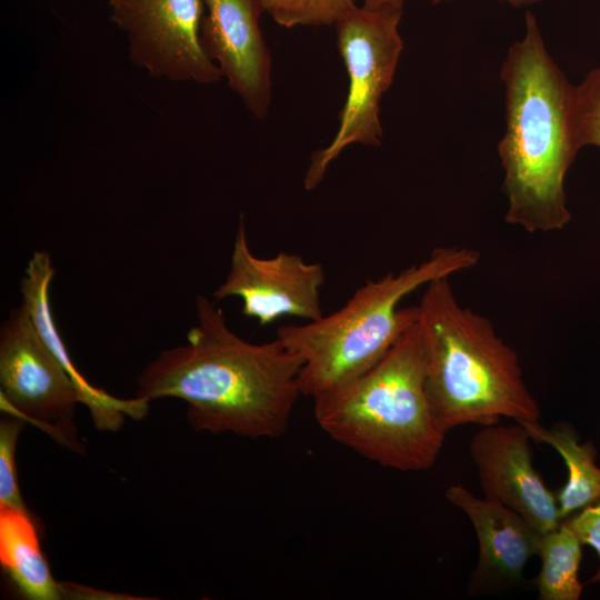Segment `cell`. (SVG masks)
Listing matches in <instances>:
<instances>
[{
  "label": "cell",
  "instance_id": "obj_16",
  "mask_svg": "<svg viewBox=\"0 0 600 600\" xmlns=\"http://www.w3.org/2000/svg\"><path fill=\"white\" fill-rule=\"evenodd\" d=\"M537 556L541 568L536 578L538 599L579 600L584 584L579 579L582 544L561 522L541 536Z\"/></svg>",
  "mask_w": 600,
  "mask_h": 600
},
{
  "label": "cell",
  "instance_id": "obj_8",
  "mask_svg": "<svg viewBox=\"0 0 600 600\" xmlns=\"http://www.w3.org/2000/svg\"><path fill=\"white\" fill-rule=\"evenodd\" d=\"M113 23L128 40L129 58L158 79L214 84L220 68L200 36L202 0H108Z\"/></svg>",
  "mask_w": 600,
  "mask_h": 600
},
{
  "label": "cell",
  "instance_id": "obj_2",
  "mask_svg": "<svg viewBox=\"0 0 600 600\" xmlns=\"http://www.w3.org/2000/svg\"><path fill=\"white\" fill-rule=\"evenodd\" d=\"M500 78L506 127L498 154L508 200L506 221L530 233L560 230L571 220L564 178L580 151L572 123L574 84L550 56L530 11Z\"/></svg>",
  "mask_w": 600,
  "mask_h": 600
},
{
  "label": "cell",
  "instance_id": "obj_1",
  "mask_svg": "<svg viewBox=\"0 0 600 600\" xmlns=\"http://www.w3.org/2000/svg\"><path fill=\"white\" fill-rule=\"evenodd\" d=\"M196 318L186 342L160 352L138 376L136 397L183 400L187 419L199 431L282 437L302 396L301 359L277 338L263 343L240 338L204 296L196 299Z\"/></svg>",
  "mask_w": 600,
  "mask_h": 600
},
{
  "label": "cell",
  "instance_id": "obj_5",
  "mask_svg": "<svg viewBox=\"0 0 600 600\" xmlns=\"http://www.w3.org/2000/svg\"><path fill=\"white\" fill-rule=\"evenodd\" d=\"M426 363L418 318L363 374L313 400L317 423L334 441L382 467L402 472L431 469L446 434L430 411Z\"/></svg>",
  "mask_w": 600,
  "mask_h": 600
},
{
  "label": "cell",
  "instance_id": "obj_9",
  "mask_svg": "<svg viewBox=\"0 0 600 600\" xmlns=\"http://www.w3.org/2000/svg\"><path fill=\"white\" fill-rule=\"evenodd\" d=\"M326 273L320 263H309L300 254L279 252L264 259L254 256L240 220L231 253L230 270L213 291L216 301L238 297L242 313L261 326L290 316L308 321L323 317L320 291Z\"/></svg>",
  "mask_w": 600,
  "mask_h": 600
},
{
  "label": "cell",
  "instance_id": "obj_17",
  "mask_svg": "<svg viewBox=\"0 0 600 600\" xmlns=\"http://www.w3.org/2000/svg\"><path fill=\"white\" fill-rule=\"evenodd\" d=\"M262 8L278 24L334 26L352 9L354 0H260Z\"/></svg>",
  "mask_w": 600,
  "mask_h": 600
},
{
  "label": "cell",
  "instance_id": "obj_22",
  "mask_svg": "<svg viewBox=\"0 0 600 600\" xmlns=\"http://www.w3.org/2000/svg\"><path fill=\"white\" fill-rule=\"evenodd\" d=\"M404 0H363V7L368 9L392 8L402 9Z\"/></svg>",
  "mask_w": 600,
  "mask_h": 600
},
{
  "label": "cell",
  "instance_id": "obj_12",
  "mask_svg": "<svg viewBox=\"0 0 600 600\" xmlns=\"http://www.w3.org/2000/svg\"><path fill=\"white\" fill-rule=\"evenodd\" d=\"M446 498L473 526L479 547L477 577L501 583L520 580L528 561L538 553L542 533L514 510L478 498L462 484L450 486Z\"/></svg>",
  "mask_w": 600,
  "mask_h": 600
},
{
  "label": "cell",
  "instance_id": "obj_20",
  "mask_svg": "<svg viewBox=\"0 0 600 600\" xmlns=\"http://www.w3.org/2000/svg\"><path fill=\"white\" fill-rule=\"evenodd\" d=\"M581 544L593 548L599 558V569L590 582H600V501L582 508L562 521Z\"/></svg>",
  "mask_w": 600,
  "mask_h": 600
},
{
  "label": "cell",
  "instance_id": "obj_23",
  "mask_svg": "<svg viewBox=\"0 0 600 600\" xmlns=\"http://www.w3.org/2000/svg\"><path fill=\"white\" fill-rule=\"evenodd\" d=\"M442 1H447V0H430L432 4H438ZM503 1H507L511 3L512 6H523V4H533L542 0H503Z\"/></svg>",
  "mask_w": 600,
  "mask_h": 600
},
{
  "label": "cell",
  "instance_id": "obj_18",
  "mask_svg": "<svg viewBox=\"0 0 600 600\" xmlns=\"http://www.w3.org/2000/svg\"><path fill=\"white\" fill-rule=\"evenodd\" d=\"M574 139L580 148H600V67L591 69L574 86L572 96Z\"/></svg>",
  "mask_w": 600,
  "mask_h": 600
},
{
  "label": "cell",
  "instance_id": "obj_15",
  "mask_svg": "<svg viewBox=\"0 0 600 600\" xmlns=\"http://www.w3.org/2000/svg\"><path fill=\"white\" fill-rule=\"evenodd\" d=\"M532 440L552 447L567 467V481L557 491L556 499L561 521L582 508L600 501V467L598 450L590 442H580V436L568 422L546 428L540 422L521 423Z\"/></svg>",
  "mask_w": 600,
  "mask_h": 600
},
{
  "label": "cell",
  "instance_id": "obj_4",
  "mask_svg": "<svg viewBox=\"0 0 600 600\" xmlns=\"http://www.w3.org/2000/svg\"><path fill=\"white\" fill-rule=\"evenodd\" d=\"M479 259L468 247L436 248L419 264L368 280L331 314L279 327L276 338L302 361V396L323 398L363 374L418 320L419 307H400L401 300L434 279L474 267Z\"/></svg>",
  "mask_w": 600,
  "mask_h": 600
},
{
  "label": "cell",
  "instance_id": "obj_3",
  "mask_svg": "<svg viewBox=\"0 0 600 600\" xmlns=\"http://www.w3.org/2000/svg\"><path fill=\"white\" fill-rule=\"evenodd\" d=\"M426 350V393L438 429L540 422L541 410L523 378L517 352L491 321L459 303L449 277L427 284L419 303Z\"/></svg>",
  "mask_w": 600,
  "mask_h": 600
},
{
  "label": "cell",
  "instance_id": "obj_11",
  "mask_svg": "<svg viewBox=\"0 0 600 600\" xmlns=\"http://www.w3.org/2000/svg\"><path fill=\"white\" fill-rule=\"evenodd\" d=\"M202 46L247 109L264 119L271 103V56L260 28V0H202Z\"/></svg>",
  "mask_w": 600,
  "mask_h": 600
},
{
  "label": "cell",
  "instance_id": "obj_19",
  "mask_svg": "<svg viewBox=\"0 0 600 600\" xmlns=\"http://www.w3.org/2000/svg\"><path fill=\"white\" fill-rule=\"evenodd\" d=\"M0 422V507L24 508L19 492L16 470V446L23 428L21 418L4 412Z\"/></svg>",
  "mask_w": 600,
  "mask_h": 600
},
{
  "label": "cell",
  "instance_id": "obj_13",
  "mask_svg": "<svg viewBox=\"0 0 600 600\" xmlns=\"http://www.w3.org/2000/svg\"><path fill=\"white\" fill-rule=\"evenodd\" d=\"M53 276L54 268L49 252L36 251L21 280V303L27 308L47 346L73 380L80 394V402L88 407L96 428L113 431L121 428L126 417L142 419L147 414L149 402L137 397L119 399L110 396L104 390L91 386L71 361L52 316L50 284Z\"/></svg>",
  "mask_w": 600,
  "mask_h": 600
},
{
  "label": "cell",
  "instance_id": "obj_21",
  "mask_svg": "<svg viewBox=\"0 0 600 600\" xmlns=\"http://www.w3.org/2000/svg\"><path fill=\"white\" fill-rule=\"evenodd\" d=\"M61 597L69 599H137L123 594L100 591L69 582H60Z\"/></svg>",
  "mask_w": 600,
  "mask_h": 600
},
{
  "label": "cell",
  "instance_id": "obj_14",
  "mask_svg": "<svg viewBox=\"0 0 600 600\" xmlns=\"http://www.w3.org/2000/svg\"><path fill=\"white\" fill-rule=\"evenodd\" d=\"M0 563L20 593L33 600L61 599L26 508L0 507Z\"/></svg>",
  "mask_w": 600,
  "mask_h": 600
},
{
  "label": "cell",
  "instance_id": "obj_7",
  "mask_svg": "<svg viewBox=\"0 0 600 600\" xmlns=\"http://www.w3.org/2000/svg\"><path fill=\"white\" fill-rule=\"evenodd\" d=\"M1 409L30 422L77 452L79 391L38 332L27 308H13L0 329Z\"/></svg>",
  "mask_w": 600,
  "mask_h": 600
},
{
  "label": "cell",
  "instance_id": "obj_6",
  "mask_svg": "<svg viewBox=\"0 0 600 600\" xmlns=\"http://www.w3.org/2000/svg\"><path fill=\"white\" fill-rule=\"evenodd\" d=\"M402 9H368L357 4L334 24L337 47L349 89L332 141L312 153L303 186L313 190L328 167L352 143L379 147L383 130L380 102L390 88L403 49L399 32Z\"/></svg>",
  "mask_w": 600,
  "mask_h": 600
},
{
  "label": "cell",
  "instance_id": "obj_10",
  "mask_svg": "<svg viewBox=\"0 0 600 600\" xmlns=\"http://www.w3.org/2000/svg\"><path fill=\"white\" fill-rule=\"evenodd\" d=\"M531 437L519 422L481 427L470 457L486 498L514 510L541 533L561 524L556 493L533 466Z\"/></svg>",
  "mask_w": 600,
  "mask_h": 600
}]
</instances>
